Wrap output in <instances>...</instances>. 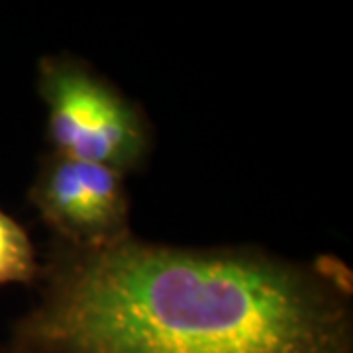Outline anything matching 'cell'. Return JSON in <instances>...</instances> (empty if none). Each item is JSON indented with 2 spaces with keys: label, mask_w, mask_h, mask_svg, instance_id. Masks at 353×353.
Returning a JSON list of instances; mask_svg holds the SVG:
<instances>
[{
  "label": "cell",
  "mask_w": 353,
  "mask_h": 353,
  "mask_svg": "<svg viewBox=\"0 0 353 353\" xmlns=\"http://www.w3.org/2000/svg\"><path fill=\"white\" fill-rule=\"evenodd\" d=\"M18 341L32 353H350V322L292 265L126 238L67 263Z\"/></svg>",
  "instance_id": "1"
},
{
  "label": "cell",
  "mask_w": 353,
  "mask_h": 353,
  "mask_svg": "<svg viewBox=\"0 0 353 353\" xmlns=\"http://www.w3.org/2000/svg\"><path fill=\"white\" fill-rule=\"evenodd\" d=\"M38 263L26 230L0 210V287L28 283L36 277Z\"/></svg>",
  "instance_id": "4"
},
{
  "label": "cell",
  "mask_w": 353,
  "mask_h": 353,
  "mask_svg": "<svg viewBox=\"0 0 353 353\" xmlns=\"http://www.w3.org/2000/svg\"><path fill=\"white\" fill-rule=\"evenodd\" d=\"M39 90L57 155L118 173L139 163L148 150L143 118L116 88L81 65L48 59L39 71Z\"/></svg>",
  "instance_id": "2"
},
{
  "label": "cell",
  "mask_w": 353,
  "mask_h": 353,
  "mask_svg": "<svg viewBox=\"0 0 353 353\" xmlns=\"http://www.w3.org/2000/svg\"><path fill=\"white\" fill-rule=\"evenodd\" d=\"M39 214L81 252L126 240L128 199L122 173L55 155L30 194Z\"/></svg>",
  "instance_id": "3"
}]
</instances>
